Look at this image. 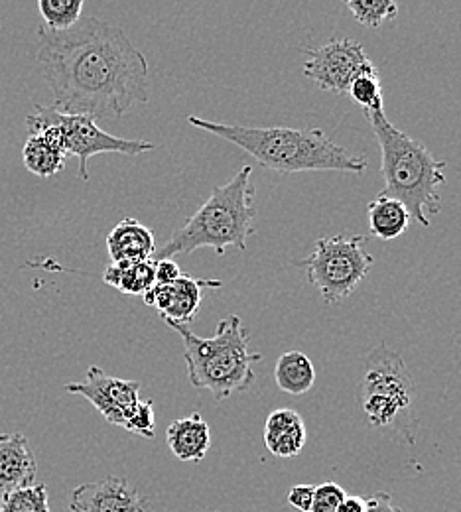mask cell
Listing matches in <instances>:
<instances>
[{
  "label": "cell",
  "mask_w": 461,
  "mask_h": 512,
  "mask_svg": "<svg viewBox=\"0 0 461 512\" xmlns=\"http://www.w3.org/2000/svg\"><path fill=\"white\" fill-rule=\"evenodd\" d=\"M38 38V62L60 113L103 121L148 103V62L123 28L81 16L66 32L42 26Z\"/></svg>",
  "instance_id": "1"
},
{
  "label": "cell",
  "mask_w": 461,
  "mask_h": 512,
  "mask_svg": "<svg viewBox=\"0 0 461 512\" xmlns=\"http://www.w3.org/2000/svg\"><path fill=\"white\" fill-rule=\"evenodd\" d=\"M188 123L239 146L251 154L257 164L278 174H363L367 170V160L363 156L349 154L320 128L239 127L199 117H188Z\"/></svg>",
  "instance_id": "2"
},
{
  "label": "cell",
  "mask_w": 461,
  "mask_h": 512,
  "mask_svg": "<svg viewBox=\"0 0 461 512\" xmlns=\"http://www.w3.org/2000/svg\"><path fill=\"white\" fill-rule=\"evenodd\" d=\"M253 166H243L227 184L213 188L207 201L180 225L158 251L160 258L190 255L198 249H213L225 255L229 247L247 251V241L255 235V186Z\"/></svg>",
  "instance_id": "3"
},
{
  "label": "cell",
  "mask_w": 461,
  "mask_h": 512,
  "mask_svg": "<svg viewBox=\"0 0 461 512\" xmlns=\"http://www.w3.org/2000/svg\"><path fill=\"white\" fill-rule=\"evenodd\" d=\"M381 146V174L385 178L383 195L406 205L410 217L430 227V217L440 213V186L446 184V162L438 160L430 148L410 138L387 119L385 111L365 115Z\"/></svg>",
  "instance_id": "4"
},
{
  "label": "cell",
  "mask_w": 461,
  "mask_h": 512,
  "mask_svg": "<svg viewBox=\"0 0 461 512\" xmlns=\"http://www.w3.org/2000/svg\"><path fill=\"white\" fill-rule=\"evenodd\" d=\"M168 325L184 339V361L192 386L209 390L217 402L253 386V365L259 363L263 355L251 353V335L239 316H225L209 339L199 337L188 325Z\"/></svg>",
  "instance_id": "5"
},
{
  "label": "cell",
  "mask_w": 461,
  "mask_h": 512,
  "mask_svg": "<svg viewBox=\"0 0 461 512\" xmlns=\"http://www.w3.org/2000/svg\"><path fill=\"white\" fill-rule=\"evenodd\" d=\"M365 241V235L320 237L312 255L296 262L328 306L349 298L371 272L375 258L365 251Z\"/></svg>",
  "instance_id": "6"
},
{
  "label": "cell",
  "mask_w": 461,
  "mask_h": 512,
  "mask_svg": "<svg viewBox=\"0 0 461 512\" xmlns=\"http://www.w3.org/2000/svg\"><path fill=\"white\" fill-rule=\"evenodd\" d=\"M365 363L361 386L363 412L373 428H393L414 404V379L404 359L385 343L375 347Z\"/></svg>",
  "instance_id": "7"
},
{
  "label": "cell",
  "mask_w": 461,
  "mask_h": 512,
  "mask_svg": "<svg viewBox=\"0 0 461 512\" xmlns=\"http://www.w3.org/2000/svg\"><path fill=\"white\" fill-rule=\"evenodd\" d=\"M56 127L64 138L67 156H75L79 162V178L89 180L87 164L93 156L115 152L125 156H140L154 150V144L144 140H129L105 132L95 119L83 115H64L54 107L36 105L34 113L26 117V127L32 132L40 127Z\"/></svg>",
  "instance_id": "8"
},
{
  "label": "cell",
  "mask_w": 461,
  "mask_h": 512,
  "mask_svg": "<svg viewBox=\"0 0 461 512\" xmlns=\"http://www.w3.org/2000/svg\"><path fill=\"white\" fill-rule=\"evenodd\" d=\"M304 75L320 89L347 95L355 77L375 67L363 46L351 38H331L324 46H302Z\"/></svg>",
  "instance_id": "9"
},
{
  "label": "cell",
  "mask_w": 461,
  "mask_h": 512,
  "mask_svg": "<svg viewBox=\"0 0 461 512\" xmlns=\"http://www.w3.org/2000/svg\"><path fill=\"white\" fill-rule=\"evenodd\" d=\"M66 390L87 398L109 424L121 428L140 402V383L111 377L95 365L87 369L85 381L66 384Z\"/></svg>",
  "instance_id": "10"
},
{
  "label": "cell",
  "mask_w": 461,
  "mask_h": 512,
  "mask_svg": "<svg viewBox=\"0 0 461 512\" xmlns=\"http://www.w3.org/2000/svg\"><path fill=\"white\" fill-rule=\"evenodd\" d=\"M146 507L148 501L121 477L79 485L69 497L71 512H144Z\"/></svg>",
  "instance_id": "11"
},
{
  "label": "cell",
  "mask_w": 461,
  "mask_h": 512,
  "mask_svg": "<svg viewBox=\"0 0 461 512\" xmlns=\"http://www.w3.org/2000/svg\"><path fill=\"white\" fill-rule=\"evenodd\" d=\"M36 455L22 434H0V499L34 485Z\"/></svg>",
  "instance_id": "12"
},
{
  "label": "cell",
  "mask_w": 461,
  "mask_h": 512,
  "mask_svg": "<svg viewBox=\"0 0 461 512\" xmlns=\"http://www.w3.org/2000/svg\"><path fill=\"white\" fill-rule=\"evenodd\" d=\"M22 160L30 174L40 178H52L66 168L67 152L64 138L56 127H40L30 132Z\"/></svg>",
  "instance_id": "13"
},
{
  "label": "cell",
  "mask_w": 461,
  "mask_h": 512,
  "mask_svg": "<svg viewBox=\"0 0 461 512\" xmlns=\"http://www.w3.org/2000/svg\"><path fill=\"white\" fill-rule=\"evenodd\" d=\"M264 446L274 457H296L306 446V426L292 408H278L264 424Z\"/></svg>",
  "instance_id": "14"
},
{
  "label": "cell",
  "mask_w": 461,
  "mask_h": 512,
  "mask_svg": "<svg viewBox=\"0 0 461 512\" xmlns=\"http://www.w3.org/2000/svg\"><path fill=\"white\" fill-rule=\"evenodd\" d=\"M107 251L113 262H140L156 255V239L146 225L127 217L109 233Z\"/></svg>",
  "instance_id": "15"
},
{
  "label": "cell",
  "mask_w": 461,
  "mask_h": 512,
  "mask_svg": "<svg viewBox=\"0 0 461 512\" xmlns=\"http://www.w3.org/2000/svg\"><path fill=\"white\" fill-rule=\"evenodd\" d=\"M168 448L180 461L199 463L211 448V430L199 412L174 420L166 432Z\"/></svg>",
  "instance_id": "16"
},
{
  "label": "cell",
  "mask_w": 461,
  "mask_h": 512,
  "mask_svg": "<svg viewBox=\"0 0 461 512\" xmlns=\"http://www.w3.org/2000/svg\"><path fill=\"white\" fill-rule=\"evenodd\" d=\"M221 280H203V278H194L188 274H182L174 284H172V304L162 314V320L166 323H180V325H190L198 316L199 306H201V290L203 288H221Z\"/></svg>",
  "instance_id": "17"
},
{
  "label": "cell",
  "mask_w": 461,
  "mask_h": 512,
  "mask_svg": "<svg viewBox=\"0 0 461 512\" xmlns=\"http://www.w3.org/2000/svg\"><path fill=\"white\" fill-rule=\"evenodd\" d=\"M274 383L292 396L310 392L316 384V369L312 359L302 351H286L274 365Z\"/></svg>",
  "instance_id": "18"
},
{
  "label": "cell",
  "mask_w": 461,
  "mask_h": 512,
  "mask_svg": "<svg viewBox=\"0 0 461 512\" xmlns=\"http://www.w3.org/2000/svg\"><path fill=\"white\" fill-rule=\"evenodd\" d=\"M367 215H369L371 233L383 241L398 239L412 223V217L406 205L383 193L369 203Z\"/></svg>",
  "instance_id": "19"
},
{
  "label": "cell",
  "mask_w": 461,
  "mask_h": 512,
  "mask_svg": "<svg viewBox=\"0 0 461 512\" xmlns=\"http://www.w3.org/2000/svg\"><path fill=\"white\" fill-rule=\"evenodd\" d=\"M154 264V258L140 262H111L103 272V282L123 294L144 296L156 284Z\"/></svg>",
  "instance_id": "20"
},
{
  "label": "cell",
  "mask_w": 461,
  "mask_h": 512,
  "mask_svg": "<svg viewBox=\"0 0 461 512\" xmlns=\"http://www.w3.org/2000/svg\"><path fill=\"white\" fill-rule=\"evenodd\" d=\"M347 95L363 109L365 115L385 111L383 85H381V77H379L377 67H371V69L363 71L359 77H355Z\"/></svg>",
  "instance_id": "21"
},
{
  "label": "cell",
  "mask_w": 461,
  "mask_h": 512,
  "mask_svg": "<svg viewBox=\"0 0 461 512\" xmlns=\"http://www.w3.org/2000/svg\"><path fill=\"white\" fill-rule=\"evenodd\" d=\"M38 10L44 18L46 30L66 32L81 20L83 0H40Z\"/></svg>",
  "instance_id": "22"
},
{
  "label": "cell",
  "mask_w": 461,
  "mask_h": 512,
  "mask_svg": "<svg viewBox=\"0 0 461 512\" xmlns=\"http://www.w3.org/2000/svg\"><path fill=\"white\" fill-rule=\"evenodd\" d=\"M345 6L349 8L357 22L371 28L395 20L398 14V6L393 0H347Z\"/></svg>",
  "instance_id": "23"
},
{
  "label": "cell",
  "mask_w": 461,
  "mask_h": 512,
  "mask_svg": "<svg viewBox=\"0 0 461 512\" xmlns=\"http://www.w3.org/2000/svg\"><path fill=\"white\" fill-rule=\"evenodd\" d=\"M4 512H52L48 505V487L46 485H30L18 489L6 497H2Z\"/></svg>",
  "instance_id": "24"
},
{
  "label": "cell",
  "mask_w": 461,
  "mask_h": 512,
  "mask_svg": "<svg viewBox=\"0 0 461 512\" xmlns=\"http://www.w3.org/2000/svg\"><path fill=\"white\" fill-rule=\"evenodd\" d=\"M125 430L136 434L140 438L152 440L156 436V414H154V404L152 400H140L138 406L132 410Z\"/></svg>",
  "instance_id": "25"
},
{
  "label": "cell",
  "mask_w": 461,
  "mask_h": 512,
  "mask_svg": "<svg viewBox=\"0 0 461 512\" xmlns=\"http://www.w3.org/2000/svg\"><path fill=\"white\" fill-rule=\"evenodd\" d=\"M345 489L337 483H322L316 485V493H314V503H312V511L310 512H339V507L345 501Z\"/></svg>",
  "instance_id": "26"
},
{
  "label": "cell",
  "mask_w": 461,
  "mask_h": 512,
  "mask_svg": "<svg viewBox=\"0 0 461 512\" xmlns=\"http://www.w3.org/2000/svg\"><path fill=\"white\" fill-rule=\"evenodd\" d=\"M314 493H316V485H296L288 491V503L296 511L310 512L314 503Z\"/></svg>",
  "instance_id": "27"
},
{
  "label": "cell",
  "mask_w": 461,
  "mask_h": 512,
  "mask_svg": "<svg viewBox=\"0 0 461 512\" xmlns=\"http://www.w3.org/2000/svg\"><path fill=\"white\" fill-rule=\"evenodd\" d=\"M154 274H156V284L160 286H172L180 276H182V270L178 266L176 260L172 258H160V260H154Z\"/></svg>",
  "instance_id": "28"
},
{
  "label": "cell",
  "mask_w": 461,
  "mask_h": 512,
  "mask_svg": "<svg viewBox=\"0 0 461 512\" xmlns=\"http://www.w3.org/2000/svg\"><path fill=\"white\" fill-rule=\"evenodd\" d=\"M367 512H404L396 507L389 493H377L367 499Z\"/></svg>",
  "instance_id": "29"
},
{
  "label": "cell",
  "mask_w": 461,
  "mask_h": 512,
  "mask_svg": "<svg viewBox=\"0 0 461 512\" xmlns=\"http://www.w3.org/2000/svg\"><path fill=\"white\" fill-rule=\"evenodd\" d=\"M339 512H367V499L363 497H345Z\"/></svg>",
  "instance_id": "30"
},
{
  "label": "cell",
  "mask_w": 461,
  "mask_h": 512,
  "mask_svg": "<svg viewBox=\"0 0 461 512\" xmlns=\"http://www.w3.org/2000/svg\"><path fill=\"white\" fill-rule=\"evenodd\" d=\"M0 512H4V511H0Z\"/></svg>",
  "instance_id": "31"
}]
</instances>
